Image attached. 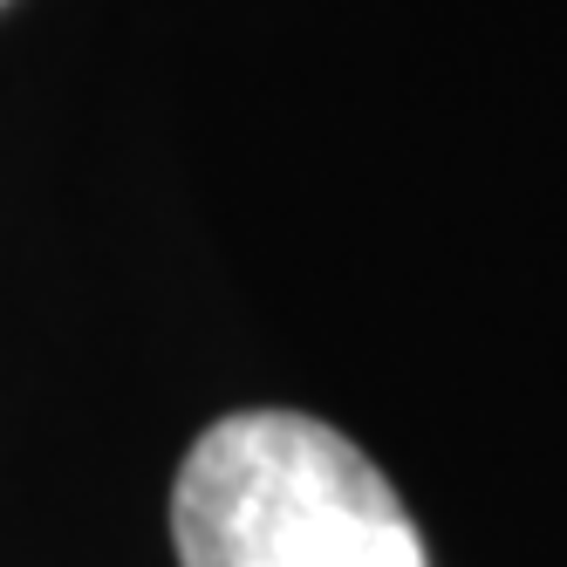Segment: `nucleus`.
I'll use <instances>...</instances> for the list:
<instances>
[{"mask_svg":"<svg viewBox=\"0 0 567 567\" xmlns=\"http://www.w3.org/2000/svg\"><path fill=\"white\" fill-rule=\"evenodd\" d=\"M172 540L185 567H431L396 485L301 411H233L198 437Z\"/></svg>","mask_w":567,"mask_h":567,"instance_id":"f257e3e1","label":"nucleus"}]
</instances>
